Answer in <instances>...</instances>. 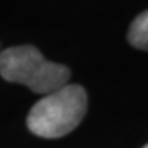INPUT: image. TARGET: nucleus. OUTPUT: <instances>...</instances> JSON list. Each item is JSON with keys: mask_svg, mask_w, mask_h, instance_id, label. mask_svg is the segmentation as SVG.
Wrapping results in <instances>:
<instances>
[{"mask_svg": "<svg viewBox=\"0 0 148 148\" xmlns=\"http://www.w3.org/2000/svg\"><path fill=\"white\" fill-rule=\"evenodd\" d=\"M0 74L11 83L26 85L44 95L66 86L71 76L65 65L44 59L33 45L9 47L0 53Z\"/></svg>", "mask_w": 148, "mask_h": 148, "instance_id": "1", "label": "nucleus"}, {"mask_svg": "<svg viewBox=\"0 0 148 148\" xmlns=\"http://www.w3.org/2000/svg\"><path fill=\"white\" fill-rule=\"evenodd\" d=\"M142 148H148V144H147V145H145V147H142Z\"/></svg>", "mask_w": 148, "mask_h": 148, "instance_id": "4", "label": "nucleus"}, {"mask_svg": "<svg viewBox=\"0 0 148 148\" xmlns=\"http://www.w3.org/2000/svg\"><path fill=\"white\" fill-rule=\"evenodd\" d=\"M127 38L133 47L148 51V9L133 20Z\"/></svg>", "mask_w": 148, "mask_h": 148, "instance_id": "3", "label": "nucleus"}, {"mask_svg": "<svg viewBox=\"0 0 148 148\" xmlns=\"http://www.w3.org/2000/svg\"><path fill=\"white\" fill-rule=\"evenodd\" d=\"M86 107L85 89L80 85H66L33 104L27 115V127L39 138H62L80 124Z\"/></svg>", "mask_w": 148, "mask_h": 148, "instance_id": "2", "label": "nucleus"}]
</instances>
